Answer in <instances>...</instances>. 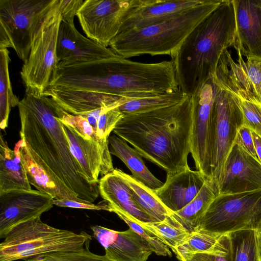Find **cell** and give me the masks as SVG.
Instances as JSON below:
<instances>
[{
  "mask_svg": "<svg viewBox=\"0 0 261 261\" xmlns=\"http://www.w3.org/2000/svg\"><path fill=\"white\" fill-rule=\"evenodd\" d=\"M217 195L213 183L206 180L192 201L180 210L172 213L168 218L173 224L190 233L196 231L202 216Z\"/></svg>",
  "mask_w": 261,
  "mask_h": 261,
  "instance_id": "cb8c5ba5",
  "label": "cell"
},
{
  "mask_svg": "<svg viewBox=\"0 0 261 261\" xmlns=\"http://www.w3.org/2000/svg\"><path fill=\"white\" fill-rule=\"evenodd\" d=\"M53 198L38 190L0 193V238L18 224L41 217L53 206Z\"/></svg>",
  "mask_w": 261,
  "mask_h": 261,
  "instance_id": "5bb4252c",
  "label": "cell"
},
{
  "mask_svg": "<svg viewBox=\"0 0 261 261\" xmlns=\"http://www.w3.org/2000/svg\"><path fill=\"white\" fill-rule=\"evenodd\" d=\"M80 33L74 24L61 21L56 46L57 56L60 62L65 60L74 50Z\"/></svg>",
  "mask_w": 261,
  "mask_h": 261,
  "instance_id": "e575fe53",
  "label": "cell"
},
{
  "mask_svg": "<svg viewBox=\"0 0 261 261\" xmlns=\"http://www.w3.org/2000/svg\"><path fill=\"white\" fill-rule=\"evenodd\" d=\"M10 61L8 49H0V128L2 129L8 127L11 109L18 106L20 101L12 91L9 71Z\"/></svg>",
  "mask_w": 261,
  "mask_h": 261,
  "instance_id": "83f0119b",
  "label": "cell"
},
{
  "mask_svg": "<svg viewBox=\"0 0 261 261\" xmlns=\"http://www.w3.org/2000/svg\"><path fill=\"white\" fill-rule=\"evenodd\" d=\"M228 234L232 261H260L256 230L242 229Z\"/></svg>",
  "mask_w": 261,
  "mask_h": 261,
  "instance_id": "f546056e",
  "label": "cell"
},
{
  "mask_svg": "<svg viewBox=\"0 0 261 261\" xmlns=\"http://www.w3.org/2000/svg\"><path fill=\"white\" fill-rule=\"evenodd\" d=\"M53 203L54 205L59 207L110 211L109 206L104 200L97 204H94L93 203H87L70 199H53Z\"/></svg>",
  "mask_w": 261,
  "mask_h": 261,
  "instance_id": "f35d334b",
  "label": "cell"
},
{
  "mask_svg": "<svg viewBox=\"0 0 261 261\" xmlns=\"http://www.w3.org/2000/svg\"><path fill=\"white\" fill-rule=\"evenodd\" d=\"M252 136L257 158L261 163V137L252 132Z\"/></svg>",
  "mask_w": 261,
  "mask_h": 261,
  "instance_id": "b9f144b4",
  "label": "cell"
},
{
  "mask_svg": "<svg viewBox=\"0 0 261 261\" xmlns=\"http://www.w3.org/2000/svg\"><path fill=\"white\" fill-rule=\"evenodd\" d=\"M236 19L233 45L242 55L261 58V1H232Z\"/></svg>",
  "mask_w": 261,
  "mask_h": 261,
  "instance_id": "e0dca14e",
  "label": "cell"
},
{
  "mask_svg": "<svg viewBox=\"0 0 261 261\" xmlns=\"http://www.w3.org/2000/svg\"><path fill=\"white\" fill-rule=\"evenodd\" d=\"M18 107L20 138L35 162L73 200L93 203L99 194L98 184L88 181L70 151L60 119L64 110L51 97L31 93Z\"/></svg>",
  "mask_w": 261,
  "mask_h": 261,
  "instance_id": "6da1fadb",
  "label": "cell"
},
{
  "mask_svg": "<svg viewBox=\"0 0 261 261\" xmlns=\"http://www.w3.org/2000/svg\"><path fill=\"white\" fill-rule=\"evenodd\" d=\"M98 187L99 194L109 206V212L121 213L140 225L155 222L140 207L132 189L115 169L102 176Z\"/></svg>",
  "mask_w": 261,
  "mask_h": 261,
  "instance_id": "d6986e66",
  "label": "cell"
},
{
  "mask_svg": "<svg viewBox=\"0 0 261 261\" xmlns=\"http://www.w3.org/2000/svg\"><path fill=\"white\" fill-rule=\"evenodd\" d=\"M132 190L135 199L147 215L155 222L165 220L171 213L161 202L154 191L145 186L133 175L115 169Z\"/></svg>",
  "mask_w": 261,
  "mask_h": 261,
  "instance_id": "484cf974",
  "label": "cell"
},
{
  "mask_svg": "<svg viewBox=\"0 0 261 261\" xmlns=\"http://www.w3.org/2000/svg\"><path fill=\"white\" fill-rule=\"evenodd\" d=\"M261 189V163L235 141L224 164L217 187L218 194H232Z\"/></svg>",
  "mask_w": 261,
  "mask_h": 261,
  "instance_id": "4fadbf2b",
  "label": "cell"
},
{
  "mask_svg": "<svg viewBox=\"0 0 261 261\" xmlns=\"http://www.w3.org/2000/svg\"><path fill=\"white\" fill-rule=\"evenodd\" d=\"M61 21L59 8L44 23L35 40L20 72L25 93L42 95L49 87L60 63L56 46Z\"/></svg>",
  "mask_w": 261,
  "mask_h": 261,
  "instance_id": "9c48e42d",
  "label": "cell"
},
{
  "mask_svg": "<svg viewBox=\"0 0 261 261\" xmlns=\"http://www.w3.org/2000/svg\"><path fill=\"white\" fill-rule=\"evenodd\" d=\"M168 218L163 221L147 223L141 225L151 231L173 251L190 233L173 224Z\"/></svg>",
  "mask_w": 261,
  "mask_h": 261,
  "instance_id": "1f68e13d",
  "label": "cell"
},
{
  "mask_svg": "<svg viewBox=\"0 0 261 261\" xmlns=\"http://www.w3.org/2000/svg\"><path fill=\"white\" fill-rule=\"evenodd\" d=\"M117 56L110 48L105 47L80 33L74 50L59 64L66 65Z\"/></svg>",
  "mask_w": 261,
  "mask_h": 261,
  "instance_id": "f1b7e54d",
  "label": "cell"
},
{
  "mask_svg": "<svg viewBox=\"0 0 261 261\" xmlns=\"http://www.w3.org/2000/svg\"><path fill=\"white\" fill-rule=\"evenodd\" d=\"M213 83L214 98L210 135L211 181L218 193L217 187L225 161L243 125V118L236 97L217 84Z\"/></svg>",
  "mask_w": 261,
  "mask_h": 261,
  "instance_id": "ba28073f",
  "label": "cell"
},
{
  "mask_svg": "<svg viewBox=\"0 0 261 261\" xmlns=\"http://www.w3.org/2000/svg\"><path fill=\"white\" fill-rule=\"evenodd\" d=\"M20 142L12 150L1 134L0 136V193L13 190H29V183L21 161Z\"/></svg>",
  "mask_w": 261,
  "mask_h": 261,
  "instance_id": "7402d4cb",
  "label": "cell"
},
{
  "mask_svg": "<svg viewBox=\"0 0 261 261\" xmlns=\"http://www.w3.org/2000/svg\"><path fill=\"white\" fill-rule=\"evenodd\" d=\"M205 0H135L119 33L150 25L182 13Z\"/></svg>",
  "mask_w": 261,
  "mask_h": 261,
  "instance_id": "2e32d148",
  "label": "cell"
},
{
  "mask_svg": "<svg viewBox=\"0 0 261 261\" xmlns=\"http://www.w3.org/2000/svg\"><path fill=\"white\" fill-rule=\"evenodd\" d=\"M190 153L196 170L208 180L212 178L210 135L214 86L211 79L193 96Z\"/></svg>",
  "mask_w": 261,
  "mask_h": 261,
  "instance_id": "7c38bea8",
  "label": "cell"
},
{
  "mask_svg": "<svg viewBox=\"0 0 261 261\" xmlns=\"http://www.w3.org/2000/svg\"><path fill=\"white\" fill-rule=\"evenodd\" d=\"M19 141L21 161L30 185L34 186L37 190L50 195L54 199L73 200L62 191L46 172L35 162L25 142L21 139Z\"/></svg>",
  "mask_w": 261,
  "mask_h": 261,
  "instance_id": "d4e9b609",
  "label": "cell"
},
{
  "mask_svg": "<svg viewBox=\"0 0 261 261\" xmlns=\"http://www.w3.org/2000/svg\"><path fill=\"white\" fill-rule=\"evenodd\" d=\"M89 247V245L75 251L42 254L25 261H113L105 254L100 255L91 252Z\"/></svg>",
  "mask_w": 261,
  "mask_h": 261,
  "instance_id": "836d02e7",
  "label": "cell"
},
{
  "mask_svg": "<svg viewBox=\"0 0 261 261\" xmlns=\"http://www.w3.org/2000/svg\"><path fill=\"white\" fill-rule=\"evenodd\" d=\"M83 0H60L59 10L62 21L74 24V18L84 3Z\"/></svg>",
  "mask_w": 261,
  "mask_h": 261,
  "instance_id": "ab89813d",
  "label": "cell"
},
{
  "mask_svg": "<svg viewBox=\"0 0 261 261\" xmlns=\"http://www.w3.org/2000/svg\"><path fill=\"white\" fill-rule=\"evenodd\" d=\"M111 154L120 159L130 170L132 175L149 189L155 190L164 183L154 176L145 166L141 155L127 142L113 134L109 137Z\"/></svg>",
  "mask_w": 261,
  "mask_h": 261,
  "instance_id": "603a6c76",
  "label": "cell"
},
{
  "mask_svg": "<svg viewBox=\"0 0 261 261\" xmlns=\"http://www.w3.org/2000/svg\"><path fill=\"white\" fill-rule=\"evenodd\" d=\"M126 98H123L117 103L103 109L97 123L96 135L102 146L109 149V137L123 114L118 109Z\"/></svg>",
  "mask_w": 261,
  "mask_h": 261,
  "instance_id": "d6a6232c",
  "label": "cell"
},
{
  "mask_svg": "<svg viewBox=\"0 0 261 261\" xmlns=\"http://www.w3.org/2000/svg\"><path fill=\"white\" fill-rule=\"evenodd\" d=\"M93 237L113 261H147L152 253L143 239L131 228L119 231L101 226H91Z\"/></svg>",
  "mask_w": 261,
  "mask_h": 261,
  "instance_id": "9a60e30c",
  "label": "cell"
},
{
  "mask_svg": "<svg viewBox=\"0 0 261 261\" xmlns=\"http://www.w3.org/2000/svg\"><path fill=\"white\" fill-rule=\"evenodd\" d=\"M40 217L13 227L0 244V261L27 260L35 256L82 249L89 245L91 236L59 229L43 222Z\"/></svg>",
  "mask_w": 261,
  "mask_h": 261,
  "instance_id": "5b68a950",
  "label": "cell"
},
{
  "mask_svg": "<svg viewBox=\"0 0 261 261\" xmlns=\"http://www.w3.org/2000/svg\"><path fill=\"white\" fill-rule=\"evenodd\" d=\"M115 213L123 220L130 228L143 239L152 252L158 255L172 256V253L169 248L151 231L124 214L118 212Z\"/></svg>",
  "mask_w": 261,
  "mask_h": 261,
  "instance_id": "8d00e7d4",
  "label": "cell"
},
{
  "mask_svg": "<svg viewBox=\"0 0 261 261\" xmlns=\"http://www.w3.org/2000/svg\"><path fill=\"white\" fill-rule=\"evenodd\" d=\"M236 50L238 62L225 50L211 80L237 98L261 102V58L249 56L244 61L240 50Z\"/></svg>",
  "mask_w": 261,
  "mask_h": 261,
  "instance_id": "8fae6325",
  "label": "cell"
},
{
  "mask_svg": "<svg viewBox=\"0 0 261 261\" xmlns=\"http://www.w3.org/2000/svg\"><path fill=\"white\" fill-rule=\"evenodd\" d=\"M222 2L205 0L189 10L164 21L120 32L111 41L110 48L125 59L143 55H169L172 58L193 29Z\"/></svg>",
  "mask_w": 261,
  "mask_h": 261,
  "instance_id": "277c9868",
  "label": "cell"
},
{
  "mask_svg": "<svg viewBox=\"0 0 261 261\" xmlns=\"http://www.w3.org/2000/svg\"><path fill=\"white\" fill-rule=\"evenodd\" d=\"M222 235L199 230L191 232L173 252L183 261L192 254L211 250Z\"/></svg>",
  "mask_w": 261,
  "mask_h": 261,
  "instance_id": "4dcf8cb0",
  "label": "cell"
},
{
  "mask_svg": "<svg viewBox=\"0 0 261 261\" xmlns=\"http://www.w3.org/2000/svg\"><path fill=\"white\" fill-rule=\"evenodd\" d=\"M257 245L260 261H261V227L256 230Z\"/></svg>",
  "mask_w": 261,
  "mask_h": 261,
  "instance_id": "7bdbcfd3",
  "label": "cell"
},
{
  "mask_svg": "<svg viewBox=\"0 0 261 261\" xmlns=\"http://www.w3.org/2000/svg\"><path fill=\"white\" fill-rule=\"evenodd\" d=\"M135 0H86L76 16L87 37L108 47L119 33Z\"/></svg>",
  "mask_w": 261,
  "mask_h": 261,
  "instance_id": "30bf717a",
  "label": "cell"
},
{
  "mask_svg": "<svg viewBox=\"0 0 261 261\" xmlns=\"http://www.w3.org/2000/svg\"><path fill=\"white\" fill-rule=\"evenodd\" d=\"M43 94L51 97L66 112L75 115L109 107L123 98L92 91L54 88H48Z\"/></svg>",
  "mask_w": 261,
  "mask_h": 261,
  "instance_id": "44dd1931",
  "label": "cell"
},
{
  "mask_svg": "<svg viewBox=\"0 0 261 261\" xmlns=\"http://www.w3.org/2000/svg\"><path fill=\"white\" fill-rule=\"evenodd\" d=\"M188 96L179 89L143 98L125 99L118 109L123 115L146 112L176 105L184 102Z\"/></svg>",
  "mask_w": 261,
  "mask_h": 261,
  "instance_id": "4316f807",
  "label": "cell"
},
{
  "mask_svg": "<svg viewBox=\"0 0 261 261\" xmlns=\"http://www.w3.org/2000/svg\"><path fill=\"white\" fill-rule=\"evenodd\" d=\"M261 1V0H260Z\"/></svg>",
  "mask_w": 261,
  "mask_h": 261,
  "instance_id": "ee69618b",
  "label": "cell"
},
{
  "mask_svg": "<svg viewBox=\"0 0 261 261\" xmlns=\"http://www.w3.org/2000/svg\"><path fill=\"white\" fill-rule=\"evenodd\" d=\"M235 39L232 1L223 0L193 29L172 58L179 89L194 95L215 75L221 55L234 45Z\"/></svg>",
  "mask_w": 261,
  "mask_h": 261,
  "instance_id": "3957f363",
  "label": "cell"
},
{
  "mask_svg": "<svg viewBox=\"0 0 261 261\" xmlns=\"http://www.w3.org/2000/svg\"><path fill=\"white\" fill-rule=\"evenodd\" d=\"M192 125L191 96L175 106L124 115L113 132L149 161L166 171L189 167Z\"/></svg>",
  "mask_w": 261,
  "mask_h": 261,
  "instance_id": "7a4b0ae2",
  "label": "cell"
},
{
  "mask_svg": "<svg viewBox=\"0 0 261 261\" xmlns=\"http://www.w3.org/2000/svg\"><path fill=\"white\" fill-rule=\"evenodd\" d=\"M60 0H0V49L12 48L23 62Z\"/></svg>",
  "mask_w": 261,
  "mask_h": 261,
  "instance_id": "8992f818",
  "label": "cell"
},
{
  "mask_svg": "<svg viewBox=\"0 0 261 261\" xmlns=\"http://www.w3.org/2000/svg\"><path fill=\"white\" fill-rule=\"evenodd\" d=\"M261 227V189L218 194L202 216L197 230L223 234Z\"/></svg>",
  "mask_w": 261,
  "mask_h": 261,
  "instance_id": "52a82bcc",
  "label": "cell"
},
{
  "mask_svg": "<svg viewBox=\"0 0 261 261\" xmlns=\"http://www.w3.org/2000/svg\"><path fill=\"white\" fill-rule=\"evenodd\" d=\"M183 261H232L229 234H222L211 250L192 254Z\"/></svg>",
  "mask_w": 261,
  "mask_h": 261,
  "instance_id": "d590c367",
  "label": "cell"
},
{
  "mask_svg": "<svg viewBox=\"0 0 261 261\" xmlns=\"http://www.w3.org/2000/svg\"><path fill=\"white\" fill-rule=\"evenodd\" d=\"M63 123L70 151L87 180L91 184H98L99 174L105 175L103 153L99 144L94 139L86 138L74 127Z\"/></svg>",
  "mask_w": 261,
  "mask_h": 261,
  "instance_id": "ffe728a7",
  "label": "cell"
},
{
  "mask_svg": "<svg viewBox=\"0 0 261 261\" xmlns=\"http://www.w3.org/2000/svg\"><path fill=\"white\" fill-rule=\"evenodd\" d=\"M206 180L199 171L192 170L189 167L167 173L165 182L153 191L161 202L172 213L180 210L192 201Z\"/></svg>",
  "mask_w": 261,
  "mask_h": 261,
  "instance_id": "ac0fdd59",
  "label": "cell"
},
{
  "mask_svg": "<svg viewBox=\"0 0 261 261\" xmlns=\"http://www.w3.org/2000/svg\"><path fill=\"white\" fill-rule=\"evenodd\" d=\"M240 143L250 154L257 158L252 131L248 128L242 126L239 130L236 141Z\"/></svg>",
  "mask_w": 261,
  "mask_h": 261,
  "instance_id": "60d3db41",
  "label": "cell"
},
{
  "mask_svg": "<svg viewBox=\"0 0 261 261\" xmlns=\"http://www.w3.org/2000/svg\"><path fill=\"white\" fill-rule=\"evenodd\" d=\"M237 99L243 115L242 125L261 137V102Z\"/></svg>",
  "mask_w": 261,
  "mask_h": 261,
  "instance_id": "74e56055",
  "label": "cell"
}]
</instances>
